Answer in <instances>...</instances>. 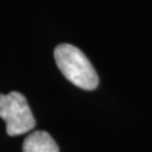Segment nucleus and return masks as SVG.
Returning <instances> with one entry per match:
<instances>
[{"label": "nucleus", "instance_id": "1", "mask_svg": "<svg viewBox=\"0 0 152 152\" xmlns=\"http://www.w3.org/2000/svg\"><path fill=\"white\" fill-rule=\"evenodd\" d=\"M55 61L62 75L75 86L84 90H94L98 86L96 71L77 47L70 43L58 45L55 48Z\"/></svg>", "mask_w": 152, "mask_h": 152}, {"label": "nucleus", "instance_id": "2", "mask_svg": "<svg viewBox=\"0 0 152 152\" xmlns=\"http://www.w3.org/2000/svg\"><path fill=\"white\" fill-rule=\"evenodd\" d=\"M0 118L5 121L7 133L12 137L24 134L36 126L26 96L18 91L0 94Z\"/></svg>", "mask_w": 152, "mask_h": 152}, {"label": "nucleus", "instance_id": "3", "mask_svg": "<svg viewBox=\"0 0 152 152\" xmlns=\"http://www.w3.org/2000/svg\"><path fill=\"white\" fill-rule=\"evenodd\" d=\"M23 152H60V148L50 133L36 131L23 142Z\"/></svg>", "mask_w": 152, "mask_h": 152}]
</instances>
